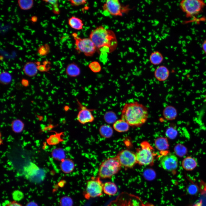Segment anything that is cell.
I'll return each mask as SVG.
<instances>
[{
    "mask_svg": "<svg viewBox=\"0 0 206 206\" xmlns=\"http://www.w3.org/2000/svg\"><path fill=\"white\" fill-rule=\"evenodd\" d=\"M12 195L13 199L16 201H19L22 199L23 197V193L19 191H14Z\"/></svg>",
    "mask_w": 206,
    "mask_h": 206,
    "instance_id": "cell-38",
    "label": "cell"
},
{
    "mask_svg": "<svg viewBox=\"0 0 206 206\" xmlns=\"http://www.w3.org/2000/svg\"><path fill=\"white\" fill-rule=\"evenodd\" d=\"M121 166L116 156L108 158L100 165L98 177L103 179L110 178L119 172Z\"/></svg>",
    "mask_w": 206,
    "mask_h": 206,
    "instance_id": "cell-3",
    "label": "cell"
},
{
    "mask_svg": "<svg viewBox=\"0 0 206 206\" xmlns=\"http://www.w3.org/2000/svg\"><path fill=\"white\" fill-rule=\"evenodd\" d=\"M148 115V109L142 104L136 101L125 103L121 111V119L129 125L138 127L147 121Z\"/></svg>",
    "mask_w": 206,
    "mask_h": 206,
    "instance_id": "cell-2",
    "label": "cell"
},
{
    "mask_svg": "<svg viewBox=\"0 0 206 206\" xmlns=\"http://www.w3.org/2000/svg\"><path fill=\"white\" fill-rule=\"evenodd\" d=\"M129 125L125 121L122 119L117 120L113 124L114 129L118 132H123L127 131L129 129Z\"/></svg>",
    "mask_w": 206,
    "mask_h": 206,
    "instance_id": "cell-21",
    "label": "cell"
},
{
    "mask_svg": "<svg viewBox=\"0 0 206 206\" xmlns=\"http://www.w3.org/2000/svg\"><path fill=\"white\" fill-rule=\"evenodd\" d=\"M72 35L75 41V49L78 53H82L87 57H91L96 52L95 45L89 37L81 38L75 33H73Z\"/></svg>",
    "mask_w": 206,
    "mask_h": 206,
    "instance_id": "cell-6",
    "label": "cell"
},
{
    "mask_svg": "<svg viewBox=\"0 0 206 206\" xmlns=\"http://www.w3.org/2000/svg\"><path fill=\"white\" fill-rule=\"evenodd\" d=\"M104 118L105 121L108 124L114 123L116 121V116L115 113L112 112H106Z\"/></svg>",
    "mask_w": 206,
    "mask_h": 206,
    "instance_id": "cell-30",
    "label": "cell"
},
{
    "mask_svg": "<svg viewBox=\"0 0 206 206\" xmlns=\"http://www.w3.org/2000/svg\"><path fill=\"white\" fill-rule=\"evenodd\" d=\"M71 5L74 6H78L84 5L87 3V1L85 0H71L68 1Z\"/></svg>",
    "mask_w": 206,
    "mask_h": 206,
    "instance_id": "cell-37",
    "label": "cell"
},
{
    "mask_svg": "<svg viewBox=\"0 0 206 206\" xmlns=\"http://www.w3.org/2000/svg\"><path fill=\"white\" fill-rule=\"evenodd\" d=\"M68 24L72 29L80 30L83 29L84 23L82 20L78 17L72 16L68 19Z\"/></svg>",
    "mask_w": 206,
    "mask_h": 206,
    "instance_id": "cell-17",
    "label": "cell"
},
{
    "mask_svg": "<svg viewBox=\"0 0 206 206\" xmlns=\"http://www.w3.org/2000/svg\"><path fill=\"white\" fill-rule=\"evenodd\" d=\"M23 70L24 74L27 76L32 77L35 76L38 72L37 65L33 62H28L24 65Z\"/></svg>",
    "mask_w": 206,
    "mask_h": 206,
    "instance_id": "cell-14",
    "label": "cell"
},
{
    "mask_svg": "<svg viewBox=\"0 0 206 206\" xmlns=\"http://www.w3.org/2000/svg\"><path fill=\"white\" fill-rule=\"evenodd\" d=\"M197 163L193 158L188 157L183 159L182 163L183 168L187 171L193 170L197 166Z\"/></svg>",
    "mask_w": 206,
    "mask_h": 206,
    "instance_id": "cell-20",
    "label": "cell"
},
{
    "mask_svg": "<svg viewBox=\"0 0 206 206\" xmlns=\"http://www.w3.org/2000/svg\"><path fill=\"white\" fill-rule=\"evenodd\" d=\"M49 51V47L47 44L41 45L39 47L38 49V52L39 55L44 56L47 55Z\"/></svg>",
    "mask_w": 206,
    "mask_h": 206,
    "instance_id": "cell-34",
    "label": "cell"
},
{
    "mask_svg": "<svg viewBox=\"0 0 206 206\" xmlns=\"http://www.w3.org/2000/svg\"><path fill=\"white\" fill-rule=\"evenodd\" d=\"M103 191L106 195H114L117 192V187L116 185L113 182H106L104 184Z\"/></svg>",
    "mask_w": 206,
    "mask_h": 206,
    "instance_id": "cell-18",
    "label": "cell"
},
{
    "mask_svg": "<svg viewBox=\"0 0 206 206\" xmlns=\"http://www.w3.org/2000/svg\"><path fill=\"white\" fill-rule=\"evenodd\" d=\"M155 145L156 148L161 151H165L169 148V146L167 139L164 137L157 138L155 141Z\"/></svg>",
    "mask_w": 206,
    "mask_h": 206,
    "instance_id": "cell-23",
    "label": "cell"
},
{
    "mask_svg": "<svg viewBox=\"0 0 206 206\" xmlns=\"http://www.w3.org/2000/svg\"><path fill=\"white\" fill-rule=\"evenodd\" d=\"M174 150L176 154L180 156L184 155L186 152L185 147L180 144H178L175 146Z\"/></svg>",
    "mask_w": 206,
    "mask_h": 206,
    "instance_id": "cell-35",
    "label": "cell"
},
{
    "mask_svg": "<svg viewBox=\"0 0 206 206\" xmlns=\"http://www.w3.org/2000/svg\"><path fill=\"white\" fill-rule=\"evenodd\" d=\"M24 124L21 120L17 119L14 120L12 122L11 127L13 131L16 133H20L23 129Z\"/></svg>",
    "mask_w": 206,
    "mask_h": 206,
    "instance_id": "cell-27",
    "label": "cell"
},
{
    "mask_svg": "<svg viewBox=\"0 0 206 206\" xmlns=\"http://www.w3.org/2000/svg\"><path fill=\"white\" fill-rule=\"evenodd\" d=\"M198 191V186L194 183L189 185L187 188V192L190 195H195L197 193Z\"/></svg>",
    "mask_w": 206,
    "mask_h": 206,
    "instance_id": "cell-33",
    "label": "cell"
},
{
    "mask_svg": "<svg viewBox=\"0 0 206 206\" xmlns=\"http://www.w3.org/2000/svg\"><path fill=\"white\" fill-rule=\"evenodd\" d=\"M136 155L139 164L148 165L153 163L156 154L150 143L144 141L140 143V147L137 149Z\"/></svg>",
    "mask_w": 206,
    "mask_h": 206,
    "instance_id": "cell-4",
    "label": "cell"
},
{
    "mask_svg": "<svg viewBox=\"0 0 206 206\" xmlns=\"http://www.w3.org/2000/svg\"><path fill=\"white\" fill-rule=\"evenodd\" d=\"M37 18L36 16L32 17L31 19V21L33 22H35L37 21Z\"/></svg>",
    "mask_w": 206,
    "mask_h": 206,
    "instance_id": "cell-46",
    "label": "cell"
},
{
    "mask_svg": "<svg viewBox=\"0 0 206 206\" xmlns=\"http://www.w3.org/2000/svg\"><path fill=\"white\" fill-rule=\"evenodd\" d=\"M78 102L80 108L77 116L78 121L82 124L92 122L94 120V117L91 112V110L83 106L78 101Z\"/></svg>",
    "mask_w": 206,
    "mask_h": 206,
    "instance_id": "cell-12",
    "label": "cell"
},
{
    "mask_svg": "<svg viewBox=\"0 0 206 206\" xmlns=\"http://www.w3.org/2000/svg\"><path fill=\"white\" fill-rule=\"evenodd\" d=\"M169 76L168 69L163 65L158 67L154 72V76L158 80L163 82L167 80Z\"/></svg>",
    "mask_w": 206,
    "mask_h": 206,
    "instance_id": "cell-13",
    "label": "cell"
},
{
    "mask_svg": "<svg viewBox=\"0 0 206 206\" xmlns=\"http://www.w3.org/2000/svg\"><path fill=\"white\" fill-rule=\"evenodd\" d=\"M150 63L154 65H159L163 62L164 57L162 54L158 51L152 52L149 56Z\"/></svg>",
    "mask_w": 206,
    "mask_h": 206,
    "instance_id": "cell-22",
    "label": "cell"
},
{
    "mask_svg": "<svg viewBox=\"0 0 206 206\" xmlns=\"http://www.w3.org/2000/svg\"><path fill=\"white\" fill-rule=\"evenodd\" d=\"M89 38L94 43L96 52L100 56H105L113 52L117 47L118 41L114 32L102 25L92 30Z\"/></svg>",
    "mask_w": 206,
    "mask_h": 206,
    "instance_id": "cell-1",
    "label": "cell"
},
{
    "mask_svg": "<svg viewBox=\"0 0 206 206\" xmlns=\"http://www.w3.org/2000/svg\"><path fill=\"white\" fill-rule=\"evenodd\" d=\"M12 77L11 74L8 72L4 71L0 74V81L3 85H7L11 81Z\"/></svg>",
    "mask_w": 206,
    "mask_h": 206,
    "instance_id": "cell-28",
    "label": "cell"
},
{
    "mask_svg": "<svg viewBox=\"0 0 206 206\" xmlns=\"http://www.w3.org/2000/svg\"><path fill=\"white\" fill-rule=\"evenodd\" d=\"M88 67L90 70L94 73L98 72L101 69L100 64L98 62L96 61L90 62L89 64Z\"/></svg>",
    "mask_w": 206,
    "mask_h": 206,
    "instance_id": "cell-32",
    "label": "cell"
},
{
    "mask_svg": "<svg viewBox=\"0 0 206 206\" xmlns=\"http://www.w3.org/2000/svg\"><path fill=\"white\" fill-rule=\"evenodd\" d=\"M201 47L203 52L206 54V39L203 42L201 45Z\"/></svg>",
    "mask_w": 206,
    "mask_h": 206,
    "instance_id": "cell-42",
    "label": "cell"
},
{
    "mask_svg": "<svg viewBox=\"0 0 206 206\" xmlns=\"http://www.w3.org/2000/svg\"><path fill=\"white\" fill-rule=\"evenodd\" d=\"M44 1L49 3V4L52 5L58 3V1L56 0H44Z\"/></svg>",
    "mask_w": 206,
    "mask_h": 206,
    "instance_id": "cell-43",
    "label": "cell"
},
{
    "mask_svg": "<svg viewBox=\"0 0 206 206\" xmlns=\"http://www.w3.org/2000/svg\"><path fill=\"white\" fill-rule=\"evenodd\" d=\"M26 206H38L37 204L35 202L31 201L28 203Z\"/></svg>",
    "mask_w": 206,
    "mask_h": 206,
    "instance_id": "cell-45",
    "label": "cell"
},
{
    "mask_svg": "<svg viewBox=\"0 0 206 206\" xmlns=\"http://www.w3.org/2000/svg\"><path fill=\"white\" fill-rule=\"evenodd\" d=\"M64 132H56L55 134L50 135L46 139L47 144L50 145H54L59 144L64 141L62 136L64 135Z\"/></svg>",
    "mask_w": 206,
    "mask_h": 206,
    "instance_id": "cell-19",
    "label": "cell"
},
{
    "mask_svg": "<svg viewBox=\"0 0 206 206\" xmlns=\"http://www.w3.org/2000/svg\"><path fill=\"white\" fill-rule=\"evenodd\" d=\"M177 133L176 130L172 128H168L166 132L167 136L171 139L174 138L176 136Z\"/></svg>",
    "mask_w": 206,
    "mask_h": 206,
    "instance_id": "cell-36",
    "label": "cell"
},
{
    "mask_svg": "<svg viewBox=\"0 0 206 206\" xmlns=\"http://www.w3.org/2000/svg\"><path fill=\"white\" fill-rule=\"evenodd\" d=\"M37 68L38 70L40 72H46L49 69V67H47L46 65L43 64L37 66Z\"/></svg>",
    "mask_w": 206,
    "mask_h": 206,
    "instance_id": "cell-39",
    "label": "cell"
},
{
    "mask_svg": "<svg viewBox=\"0 0 206 206\" xmlns=\"http://www.w3.org/2000/svg\"><path fill=\"white\" fill-rule=\"evenodd\" d=\"M178 159L174 154L167 153L161 158L160 163L162 168L167 171L174 172L177 168Z\"/></svg>",
    "mask_w": 206,
    "mask_h": 206,
    "instance_id": "cell-11",
    "label": "cell"
},
{
    "mask_svg": "<svg viewBox=\"0 0 206 206\" xmlns=\"http://www.w3.org/2000/svg\"><path fill=\"white\" fill-rule=\"evenodd\" d=\"M60 204V206H73V201L70 197L65 196L61 198Z\"/></svg>",
    "mask_w": 206,
    "mask_h": 206,
    "instance_id": "cell-31",
    "label": "cell"
},
{
    "mask_svg": "<svg viewBox=\"0 0 206 206\" xmlns=\"http://www.w3.org/2000/svg\"><path fill=\"white\" fill-rule=\"evenodd\" d=\"M203 194H206V184L204 186L203 189Z\"/></svg>",
    "mask_w": 206,
    "mask_h": 206,
    "instance_id": "cell-47",
    "label": "cell"
},
{
    "mask_svg": "<svg viewBox=\"0 0 206 206\" xmlns=\"http://www.w3.org/2000/svg\"><path fill=\"white\" fill-rule=\"evenodd\" d=\"M18 3L20 8L24 10L31 9L33 4V1L32 0H19Z\"/></svg>",
    "mask_w": 206,
    "mask_h": 206,
    "instance_id": "cell-29",
    "label": "cell"
},
{
    "mask_svg": "<svg viewBox=\"0 0 206 206\" xmlns=\"http://www.w3.org/2000/svg\"><path fill=\"white\" fill-rule=\"evenodd\" d=\"M53 12L55 14H59L60 12L59 8L58 7H53Z\"/></svg>",
    "mask_w": 206,
    "mask_h": 206,
    "instance_id": "cell-44",
    "label": "cell"
},
{
    "mask_svg": "<svg viewBox=\"0 0 206 206\" xmlns=\"http://www.w3.org/2000/svg\"><path fill=\"white\" fill-rule=\"evenodd\" d=\"M101 135L105 138H109L112 136L113 133L112 128L108 125L101 126L99 129Z\"/></svg>",
    "mask_w": 206,
    "mask_h": 206,
    "instance_id": "cell-25",
    "label": "cell"
},
{
    "mask_svg": "<svg viewBox=\"0 0 206 206\" xmlns=\"http://www.w3.org/2000/svg\"><path fill=\"white\" fill-rule=\"evenodd\" d=\"M163 114L166 119L173 120L177 116V112L176 109L175 107L171 105H168L164 108Z\"/></svg>",
    "mask_w": 206,
    "mask_h": 206,
    "instance_id": "cell-16",
    "label": "cell"
},
{
    "mask_svg": "<svg viewBox=\"0 0 206 206\" xmlns=\"http://www.w3.org/2000/svg\"><path fill=\"white\" fill-rule=\"evenodd\" d=\"M21 83L22 85L25 87L28 86L29 84V81L25 79H23L21 81Z\"/></svg>",
    "mask_w": 206,
    "mask_h": 206,
    "instance_id": "cell-41",
    "label": "cell"
},
{
    "mask_svg": "<svg viewBox=\"0 0 206 206\" xmlns=\"http://www.w3.org/2000/svg\"><path fill=\"white\" fill-rule=\"evenodd\" d=\"M67 74L71 77H76L80 74V70L78 66L74 63L68 64L66 69Z\"/></svg>",
    "mask_w": 206,
    "mask_h": 206,
    "instance_id": "cell-24",
    "label": "cell"
},
{
    "mask_svg": "<svg viewBox=\"0 0 206 206\" xmlns=\"http://www.w3.org/2000/svg\"><path fill=\"white\" fill-rule=\"evenodd\" d=\"M53 157L58 161H62L65 159V154L64 150L60 148L54 149L52 152Z\"/></svg>",
    "mask_w": 206,
    "mask_h": 206,
    "instance_id": "cell-26",
    "label": "cell"
},
{
    "mask_svg": "<svg viewBox=\"0 0 206 206\" xmlns=\"http://www.w3.org/2000/svg\"><path fill=\"white\" fill-rule=\"evenodd\" d=\"M103 9L112 15L121 17L127 13L131 9L128 5H121L118 0H107L103 5Z\"/></svg>",
    "mask_w": 206,
    "mask_h": 206,
    "instance_id": "cell-8",
    "label": "cell"
},
{
    "mask_svg": "<svg viewBox=\"0 0 206 206\" xmlns=\"http://www.w3.org/2000/svg\"><path fill=\"white\" fill-rule=\"evenodd\" d=\"M6 206H23L21 204L15 201H13L9 202Z\"/></svg>",
    "mask_w": 206,
    "mask_h": 206,
    "instance_id": "cell-40",
    "label": "cell"
},
{
    "mask_svg": "<svg viewBox=\"0 0 206 206\" xmlns=\"http://www.w3.org/2000/svg\"><path fill=\"white\" fill-rule=\"evenodd\" d=\"M122 166L131 168L137 163L136 154L128 150L120 152L116 156Z\"/></svg>",
    "mask_w": 206,
    "mask_h": 206,
    "instance_id": "cell-10",
    "label": "cell"
},
{
    "mask_svg": "<svg viewBox=\"0 0 206 206\" xmlns=\"http://www.w3.org/2000/svg\"><path fill=\"white\" fill-rule=\"evenodd\" d=\"M62 171L64 173L68 174L72 172L75 168L73 161L70 159H65L61 161L60 165Z\"/></svg>",
    "mask_w": 206,
    "mask_h": 206,
    "instance_id": "cell-15",
    "label": "cell"
},
{
    "mask_svg": "<svg viewBox=\"0 0 206 206\" xmlns=\"http://www.w3.org/2000/svg\"><path fill=\"white\" fill-rule=\"evenodd\" d=\"M205 103L206 104V94L205 96Z\"/></svg>",
    "mask_w": 206,
    "mask_h": 206,
    "instance_id": "cell-48",
    "label": "cell"
},
{
    "mask_svg": "<svg viewBox=\"0 0 206 206\" xmlns=\"http://www.w3.org/2000/svg\"><path fill=\"white\" fill-rule=\"evenodd\" d=\"M202 0H183L179 3V7L186 17L191 18L199 14L205 6Z\"/></svg>",
    "mask_w": 206,
    "mask_h": 206,
    "instance_id": "cell-5",
    "label": "cell"
},
{
    "mask_svg": "<svg viewBox=\"0 0 206 206\" xmlns=\"http://www.w3.org/2000/svg\"><path fill=\"white\" fill-rule=\"evenodd\" d=\"M23 171L26 178L34 182H39L42 181L45 175L44 170L32 162H30L24 167Z\"/></svg>",
    "mask_w": 206,
    "mask_h": 206,
    "instance_id": "cell-9",
    "label": "cell"
},
{
    "mask_svg": "<svg viewBox=\"0 0 206 206\" xmlns=\"http://www.w3.org/2000/svg\"><path fill=\"white\" fill-rule=\"evenodd\" d=\"M99 177H92L87 181L86 190L83 192L85 198L89 199L102 195L104 184Z\"/></svg>",
    "mask_w": 206,
    "mask_h": 206,
    "instance_id": "cell-7",
    "label": "cell"
}]
</instances>
